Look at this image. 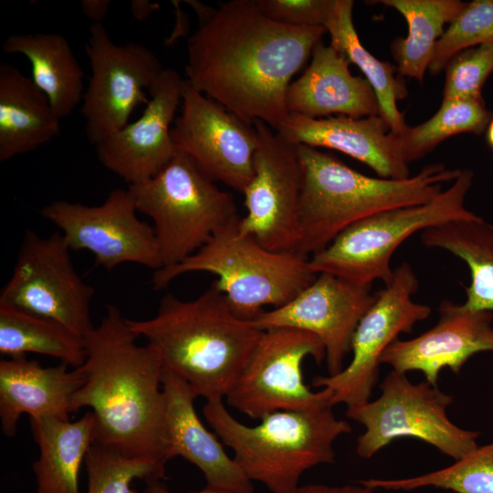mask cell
I'll use <instances>...</instances> for the list:
<instances>
[{"instance_id": "cell-1", "label": "cell", "mask_w": 493, "mask_h": 493, "mask_svg": "<svg viewBox=\"0 0 493 493\" xmlns=\"http://www.w3.org/2000/svg\"><path fill=\"white\" fill-rule=\"evenodd\" d=\"M187 43L186 80L241 120L277 131L288 116L287 89L324 26H292L266 16L256 0L196 9Z\"/></svg>"}, {"instance_id": "cell-2", "label": "cell", "mask_w": 493, "mask_h": 493, "mask_svg": "<svg viewBox=\"0 0 493 493\" xmlns=\"http://www.w3.org/2000/svg\"><path fill=\"white\" fill-rule=\"evenodd\" d=\"M118 307L110 304L99 326L85 337V381L72 399V413L91 408L94 443L130 457L166 465L163 367L148 344L137 343Z\"/></svg>"}, {"instance_id": "cell-3", "label": "cell", "mask_w": 493, "mask_h": 493, "mask_svg": "<svg viewBox=\"0 0 493 493\" xmlns=\"http://www.w3.org/2000/svg\"><path fill=\"white\" fill-rule=\"evenodd\" d=\"M127 323L157 352L164 370L206 400L226 398L264 331L237 316L214 283L192 300L166 294L153 317Z\"/></svg>"}, {"instance_id": "cell-4", "label": "cell", "mask_w": 493, "mask_h": 493, "mask_svg": "<svg viewBox=\"0 0 493 493\" xmlns=\"http://www.w3.org/2000/svg\"><path fill=\"white\" fill-rule=\"evenodd\" d=\"M303 180L299 238L295 253L310 257L353 223L391 208L427 203L454 182L460 169L442 163L394 180L365 175L319 148L297 145Z\"/></svg>"}, {"instance_id": "cell-5", "label": "cell", "mask_w": 493, "mask_h": 493, "mask_svg": "<svg viewBox=\"0 0 493 493\" xmlns=\"http://www.w3.org/2000/svg\"><path fill=\"white\" fill-rule=\"evenodd\" d=\"M332 396L300 410L278 411L254 426L237 421L224 399L206 400L203 414L234 459L253 482L271 493H288L309 469L335 462L334 442L351 425L333 413Z\"/></svg>"}, {"instance_id": "cell-6", "label": "cell", "mask_w": 493, "mask_h": 493, "mask_svg": "<svg viewBox=\"0 0 493 493\" xmlns=\"http://www.w3.org/2000/svg\"><path fill=\"white\" fill-rule=\"evenodd\" d=\"M237 225L216 234L183 262L154 271L153 288L161 290L184 274L212 273L233 311L253 320L265 307L285 305L316 278L309 257L271 251L240 234Z\"/></svg>"}, {"instance_id": "cell-7", "label": "cell", "mask_w": 493, "mask_h": 493, "mask_svg": "<svg viewBox=\"0 0 493 493\" xmlns=\"http://www.w3.org/2000/svg\"><path fill=\"white\" fill-rule=\"evenodd\" d=\"M128 188L153 223L162 267L183 262L241 218L232 194L177 150L157 174Z\"/></svg>"}, {"instance_id": "cell-8", "label": "cell", "mask_w": 493, "mask_h": 493, "mask_svg": "<svg viewBox=\"0 0 493 493\" xmlns=\"http://www.w3.org/2000/svg\"><path fill=\"white\" fill-rule=\"evenodd\" d=\"M473 178V171L461 170L447 189L427 203L391 208L353 223L309 257L312 270L358 285L378 279L388 284L392 256L409 236L446 222L479 217L465 206Z\"/></svg>"}, {"instance_id": "cell-9", "label": "cell", "mask_w": 493, "mask_h": 493, "mask_svg": "<svg viewBox=\"0 0 493 493\" xmlns=\"http://www.w3.org/2000/svg\"><path fill=\"white\" fill-rule=\"evenodd\" d=\"M381 395L347 407L346 417L362 425L356 453L363 459L399 438H414L455 461L477 446L478 431L463 429L447 416L453 397L428 382L414 383L406 373L392 370L380 383Z\"/></svg>"}, {"instance_id": "cell-10", "label": "cell", "mask_w": 493, "mask_h": 493, "mask_svg": "<svg viewBox=\"0 0 493 493\" xmlns=\"http://www.w3.org/2000/svg\"><path fill=\"white\" fill-rule=\"evenodd\" d=\"M70 248L59 232L24 234L0 307L53 320L85 339L95 327L90 318L94 288L74 268Z\"/></svg>"}, {"instance_id": "cell-11", "label": "cell", "mask_w": 493, "mask_h": 493, "mask_svg": "<svg viewBox=\"0 0 493 493\" xmlns=\"http://www.w3.org/2000/svg\"><path fill=\"white\" fill-rule=\"evenodd\" d=\"M312 357L320 364L325 348L308 331L270 328L263 334L236 384L226 396V404L260 420L278 411L310 407L333 395L329 387L311 391L304 383L302 363Z\"/></svg>"}, {"instance_id": "cell-12", "label": "cell", "mask_w": 493, "mask_h": 493, "mask_svg": "<svg viewBox=\"0 0 493 493\" xmlns=\"http://www.w3.org/2000/svg\"><path fill=\"white\" fill-rule=\"evenodd\" d=\"M85 51L91 75L83 95L81 114L87 138L96 146L129 124L138 106L148 103L145 91L164 68L144 45L114 43L102 23L89 26Z\"/></svg>"}, {"instance_id": "cell-13", "label": "cell", "mask_w": 493, "mask_h": 493, "mask_svg": "<svg viewBox=\"0 0 493 493\" xmlns=\"http://www.w3.org/2000/svg\"><path fill=\"white\" fill-rule=\"evenodd\" d=\"M418 287V278L409 263L394 268L391 281L377 292L375 302L354 332L349 364L336 375L313 379L314 386L332 390L334 405L344 404L349 407L370 401L384 351L401 333H410L414 324L431 314L429 306L412 299Z\"/></svg>"}, {"instance_id": "cell-14", "label": "cell", "mask_w": 493, "mask_h": 493, "mask_svg": "<svg viewBox=\"0 0 493 493\" xmlns=\"http://www.w3.org/2000/svg\"><path fill=\"white\" fill-rule=\"evenodd\" d=\"M253 124L257 131L254 175L243 192L246 214L237 230L271 251L295 253L303 180L297 145L263 121Z\"/></svg>"}, {"instance_id": "cell-15", "label": "cell", "mask_w": 493, "mask_h": 493, "mask_svg": "<svg viewBox=\"0 0 493 493\" xmlns=\"http://www.w3.org/2000/svg\"><path fill=\"white\" fill-rule=\"evenodd\" d=\"M130 189H114L100 205L55 200L40 215L55 225L71 250H88L108 271L134 263L154 271L162 268L152 226L137 216Z\"/></svg>"}, {"instance_id": "cell-16", "label": "cell", "mask_w": 493, "mask_h": 493, "mask_svg": "<svg viewBox=\"0 0 493 493\" xmlns=\"http://www.w3.org/2000/svg\"><path fill=\"white\" fill-rule=\"evenodd\" d=\"M172 140L215 182L243 194L254 175L257 131L222 105L196 90L186 79L180 115Z\"/></svg>"}, {"instance_id": "cell-17", "label": "cell", "mask_w": 493, "mask_h": 493, "mask_svg": "<svg viewBox=\"0 0 493 493\" xmlns=\"http://www.w3.org/2000/svg\"><path fill=\"white\" fill-rule=\"evenodd\" d=\"M376 299L372 285H358L330 273H319L290 301L262 311L252 321L261 330L283 327L316 335L325 348L329 376H333L344 368L354 332Z\"/></svg>"}, {"instance_id": "cell-18", "label": "cell", "mask_w": 493, "mask_h": 493, "mask_svg": "<svg viewBox=\"0 0 493 493\" xmlns=\"http://www.w3.org/2000/svg\"><path fill=\"white\" fill-rule=\"evenodd\" d=\"M184 84L176 70L164 68L141 117L95 146L100 163L128 186L151 179L174 156L171 130Z\"/></svg>"}, {"instance_id": "cell-19", "label": "cell", "mask_w": 493, "mask_h": 493, "mask_svg": "<svg viewBox=\"0 0 493 493\" xmlns=\"http://www.w3.org/2000/svg\"><path fill=\"white\" fill-rule=\"evenodd\" d=\"M492 323L493 311L471 310L444 300L435 326L415 338L396 340L381 362L403 373L419 371L426 382L437 385L444 368L458 374L476 353L493 351Z\"/></svg>"}, {"instance_id": "cell-20", "label": "cell", "mask_w": 493, "mask_h": 493, "mask_svg": "<svg viewBox=\"0 0 493 493\" xmlns=\"http://www.w3.org/2000/svg\"><path fill=\"white\" fill-rule=\"evenodd\" d=\"M276 131L294 145L341 152L372 169L379 177H410L400 138L380 115L314 119L289 113Z\"/></svg>"}, {"instance_id": "cell-21", "label": "cell", "mask_w": 493, "mask_h": 493, "mask_svg": "<svg viewBox=\"0 0 493 493\" xmlns=\"http://www.w3.org/2000/svg\"><path fill=\"white\" fill-rule=\"evenodd\" d=\"M164 396L167 460L181 456L204 475L206 487L227 493H254L252 481L234 457L225 451L217 435L200 420L191 385L164 370L162 376Z\"/></svg>"}, {"instance_id": "cell-22", "label": "cell", "mask_w": 493, "mask_h": 493, "mask_svg": "<svg viewBox=\"0 0 493 493\" xmlns=\"http://www.w3.org/2000/svg\"><path fill=\"white\" fill-rule=\"evenodd\" d=\"M349 65L330 44L319 41L309 65L287 89L288 113L314 119L331 114L352 118L380 115L372 87L365 78L352 75Z\"/></svg>"}, {"instance_id": "cell-23", "label": "cell", "mask_w": 493, "mask_h": 493, "mask_svg": "<svg viewBox=\"0 0 493 493\" xmlns=\"http://www.w3.org/2000/svg\"><path fill=\"white\" fill-rule=\"evenodd\" d=\"M43 367L26 356L0 361L1 430L13 437L23 414L30 418L56 416L69 419L72 399L85 381L80 367Z\"/></svg>"}, {"instance_id": "cell-24", "label": "cell", "mask_w": 493, "mask_h": 493, "mask_svg": "<svg viewBox=\"0 0 493 493\" xmlns=\"http://www.w3.org/2000/svg\"><path fill=\"white\" fill-rule=\"evenodd\" d=\"M60 118L31 78L0 63V161L6 162L49 142Z\"/></svg>"}, {"instance_id": "cell-25", "label": "cell", "mask_w": 493, "mask_h": 493, "mask_svg": "<svg viewBox=\"0 0 493 493\" xmlns=\"http://www.w3.org/2000/svg\"><path fill=\"white\" fill-rule=\"evenodd\" d=\"M30 425L39 448L33 463L36 493H80V467L95 438L92 412L73 422L56 416L30 418Z\"/></svg>"}, {"instance_id": "cell-26", "label": "cell", "mask_w": 493, "mask_h": 493, "mask_svg": "<svg viewBox=\"0 0 493 493\" xmlns=\"http://www.w3.org/2000/svg\"><path fill=\"white\" fill-rule=\"evenodd\" d=\"M6 54H21L32 80L61 118L70 115L84 95V72L67 38L58 33L12 34L3 44Z\"/></svg>"}, {"instance_id": "cell-27", "label": "cell", "mask_w": 493, "mask_h": 493, "mask_svg": "<svg viewBox=\"0 0 493 493\" xmlns=\"http://www.w3.org/2000/svg\"><path fill=\"white\" fill-rule=\"evenodd\" d=\"M352 8L351 0H334L324 24L330 36V45L361 69L376 94L380 116L392 132L400 136L408 126L397 108V101L407 95L404 81L396 75V66L376 58L361 43L352 20Z\"/></svg>"}, {"instance_id": "cell-28", "label": "cell", "mask_w": 493, "mask_h": 493, "mask_svg": "<svg viewBox=\"0 0 493 493\" xmlns=\"http://www.w3.org/2000/svg\"><path fill=\"white\" fill-rule=\"evenodd\" d=\"M420 240L430 248L446 250L469 267L471 281L463 306L493 311V225L481 216L446 222L425 229Z\"/></svg>"}, {"instance_id": "cell-29", "label": "cell", "mask_w": 493, "mask_h": 493, "mask_svg": "<svg viewBox=\"0 0 493 493\" xmlns=\"http://www.w3.org/2000/svg\"><path fill=\"white\" fill-rule=\"evenodd\" d=\"M378 3L398 11L408 25L406 37L394 39L391 51L398 73L423 83L435 45L467 3L459 0H381Z\"/></svg>"}, {"instance_id": "cell-30", "label": "cell", "mask_w": 493, "mask_h": 493, "mask_svg": "<svg viewBox=\"0 0 493 493\" xmlns=\"http://www.w3.org/2000/svg\"><path fill=\"white\" fill-rule=\"evenodd\" d=\"M0 352L10 358L39 353L78 368L86 360L84 338L50 320L0 307Z\"/></svg>"}, {"instance_id": "cell-31", "label": "cell", "mask_w": 493, "mask_h": 493, "mask_svg": "<svg viewBox=\"0 0 493 493\" xmlns=\"http://www.w3.org/2000/svg\"><path fill=\"white\" fill-rule=\"evenodd\" d=\"M492 118L483 97L443 99L439 110L426 121L407 128L399 136L405 161L421 159L446 139L460 133H483Z\"/></svg>"}, {"instance_id": "cell-32", "label": "cell", "mask_w": 493, "mask_h": 493, "mask_svg": "<svg viewBox=\"0 0 493 493\" xmlns=\"http://www.w3.org/2000/svg\"><path fill=\"white\" fill-rule=\"evenodd\" d=\"M359 483L375 489L414 490L433 487L456 493H493V442L477 446L452 465L423 475L400 478H369Z\"/></svg>"}, {"instance_id": "cell-33", "label": "cell", "mask_w": 493, "mask_h": 493, "mask_svg": "<svg viewBox=\"0 0 493 493\" xmlns=\"http://www.w3.org/2000/svg\"><path fill=\"white\" fill-rule=\"evenodd\" d=\"M87 493H137L135 480L149 483L166 479L165 464L144 457H130L104 446H90L85 458Z\"/></svg>"}, {"instance_id": "cell-34", "label": "cell", "mask_w": 493, "mask_h": 493, "mask_svg": "<svg viewBox=\"0 0 493 493\" xmlns=\"http://www.w3.org/2000/svg\"><path fill=\"white\" fill-rule=\"evenodd\" d=\"M489 42H493V0L467 3L437 41L428 70L436 75L458 52Z\"/></svg>"}, {"instance_id": "cell-35", "label": "cell", "mask_w": 493, "mask_h": 493, "mask_svg": "<svg viewBox=\"0 0 493 493\" xmlns=\"http://www.w3.org/2000/svg\"><path fill=\"white\" fill-rule=\"evenodd\" d=\"M492 72L493 42L458 52L446 67L443 99L482 97V88Z\"/></svg>"}, {"instance_id": "cell-36", "label": "cell", "mask_w": 493, "mask_h": 493, "mask_svg": "<svg viewBox=\"0 0 493 493\" xmlns=\"http://www.w3.org/2000/svg\"><path fill=\"white\" fill-rule=\"evenodd\" d=\"M268 18L292 26H324L334 0H256Z\"/></svg>"}, {"instance_id": "cell-37", "label": "cell", "mask_w": 493, "mask_h": 493, "mask_svg": "<svg viewBox=\"0 0 493 493\" xmlns=\"http://www.w3.org/2000/svg\"><path fill=\"white\" fill-rule=\"evenodd\" d=\"M288 493H374V489L358 482L356 485L329 486L308 484L298 486Z\"/></svg>"}, {"instance_id": "cell-38", "label": "cell", "mask_w": 493, "mask_h": 493, "mask_svg": "<svg viewBox=\"0 0 493 493\" xmlns=\"http://www.w3.org/2000/svg\"><path fill=\"white\" fill-rule=\"evenodd\" d=\"M110 4V0H83L81 10L86 17L92 21V24L102 23Z\"/></svg>"}, {"instance_id": "cell-39", "label": "cell", "mask_w": 493, "mask_h": 493, "mask_svg": "<svg viewBox=\"0 0 493 493\" xmlns=\"http://www.w3.org/2000/svg\"><path fill=\"white\" fill-rule=\"evenodd\" d=\"M158 6L156 3H151L146 0H133L131 4V10L135 19L142 21L151 16Z\"/></svg>"}, {"instance_id": "cell-40", "label": "cell", "mask_w": 493, "mask_h": 493, "mask_svg": "<svg viewBox=\"0 0 493 493\" xmlns=\"http://www.w3.org/2000/svg\"><path fill=\"white\" fill-rule=\"evenodd\" d=\"M143 493H173L170 491L166 484L163 482V480H154L151 481L149 483H146V488L143 491ZM188 493H227L221 490H217L209 487H205V488L198 490V491H193Z\"/></svg>"}, {"instance_id": "cell-41", "label": "cell", "mask_w": 493, "mask_h": 493, "mask_svg": "<svg viewBox=\"0 0 493 493\" xmlns=\"http://www.w3.org/2000/svg\"><path fill=\"white\" fill-rule=\"evenodd\" d=\"M486 131H487L486 139H487L488 144L493 149V115Z\"/></svg>"}]
</instances>
